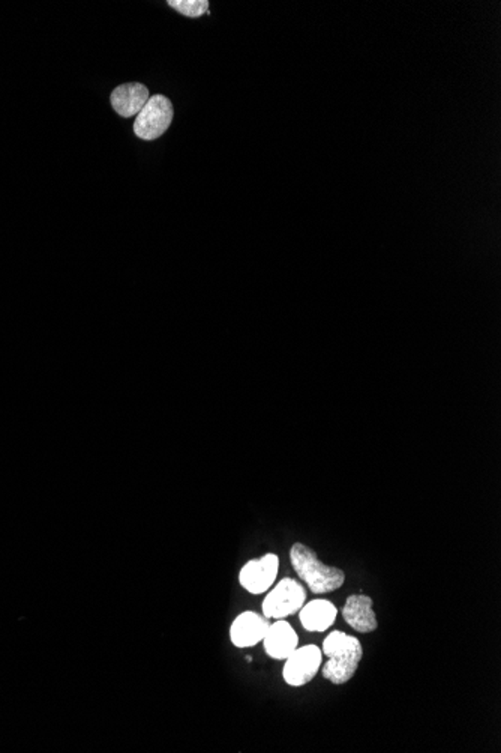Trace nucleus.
<instances>
[{
  "mask_svg": "<svg viewBox=\"0 0 501 753\" xmlns=\"http://www.w3.org/2000/svg\"><path fill=\"white\" fill-rule=\"evenodd\" d=\"M321 653L328 655V664L321 668L323 678L335 686H341L355 677L364 648L359 639L344 632H332L323 641Z\"/></svg>",
  "mask_w": 501,
  "mask_h": 753,
  "instance_id": "f257e3e1",
  "label": "nucleus"
},
{
  "mask_svg": "<svg viewBox=\"0 0 501 753\" xmlns=\"http://www.w3.org/2000/svg\"><path fill=\"white\" fill-rule=\"evenodd\" d=\"M290 561L299 578L314 594L332 593L346 582V573L341 569L323 564L315 551L305 544H293L290 551Z\"/></svg>",
  "mask_w": 501,
  "mask_h": 753,
  "instance_id": "f03ea898",
  "label": "nucleus"
},
{
  "mask_svg": "<svg viewBox=\"0 0 501 753\" xmlns=\"http://www.w3.org/2000/svg\"><path fill=\"white\" fill-rule=\"evenodd\" d=\"M173 118L174 108L172 101L164 95H153L135 118L134 133L142 140H156L170 128Z\"/></svg>",
  "mask_w": 501,
  "mask_h": 753,
  "instance_id": "7ed1b4c3",
  "label": "nucleus"
},
{
  "mask_svg": "<svg viewBox=\"0 0 501 753\" xmlns=\"http://www.w3.org/2000/svg\"><path fill=\"white\" fill-rule=\"evenodd\" d=\"M306 591L298 580L284 578L267 593L263 600V616L267 618L283 620L285 617L293 616L301 611L305 605Z\"/></svg>",
  "mask_w": 501,
  "mask_h": 753,
  "instance_id": "20e7f679",
  "label": "nucleus"
},
{
  "mask_svg": "<svg viewBox=\"0 0 501 753\" xmlns=\"http://www.w3.org/2000/svg\"><path fill=\"white\" fill-rule=\"evenodd\" d=\"M323 653L317 645H305L292 653L285 659L283 677L289 686L301 687L314 680L321 668Z\"/></svg>",
  "mask_w": 501,
  "mask_h": 753,
  "instance_id": "39448f33",
  "label": "nucleus"
},
{
  "mask_svg": "<svg viewBox=\"0 0 501 753\" xmlns=\"http://www.w3.org/2000/svg\"><path fill=\"white\" fill-rule=\"evenodd\" d=\"M280 569V558L275 553H266L264 557L246 562L239 573V584L249 594L260 596L269 591L275 584Z\"/></svg>",
  "mask_w": 501,
  "mask_h": 753,
  "instance_id": "423d86ee",
  "label": "nucleus"
},
{
  "mask_svg": "<svg viewBox=\"0 0 501 753\" xmlns=\"http://www.w3.org/2000/svg\"><path fill=\"white\" fill-rule=\"evenodd\" d=\"M269 627H271V623L267 617L260 616L254 611L242 612L231 623V644L237 648L255 646L264 639Z\"/></svg>",
  "mask_w": 501,
  "mask_h": 753,
  "instance_id": "0eeeda50",
  "label": "nucleus"
},
{
  "mask_svg": "<svg viewBox=\"0 0 501 753\" xmlns=\"http://www.w3.org/2000/svg\"><path fill=\"white\" fill-rule=\"evenodd\" d=\"M151 99L149 89L143 83L131 81L116 88L110 95L111 106L122 118L137 117Z\"/></svg>",
  "mask_w": 501,
  "mask_h": 753,
  "instance_id": "6e6552de",
  "label": "nucleus"
},
{
  "mask_svg": "<svg viewBox=\"0 0 501 753\" xmlns=\"http://www.w3.org/2000/svg\"><path fill=\"white\" fill-rule=\"evenodd\" d=\"M267 655L272 659L285 660L299 645V636L289 621L276 620L263 639Z\"/></svg>",
  "mask_w": 501,
  "mask_h": 753,
  "instance_id": "1a4fd4ad",
  "label": "nucleus"
},
{
  "mask_svg": "<svg viewBox=\"0 0 501 753\" xmlns=\"http://www.w3.org/2000/svg\"><path fill=\"white\" fill-rule=\"evenodd\" d=\"M373 598L364 594H356L347 598L342 607V618L356 632L371 633L377 630L378 623L373 609Z\"/></svg>",
  "mask_w": 501,
  "mask_h": 753,
  "instance_id": "9d476101",
  "label": "nucleus"
},
{
  "mask_svg": "<svg viewBox=\"0 0 501 753\" xmlns=\"http://www.w3.org/2000/svg\"><path fill=\"white\" fill-rule=\"evenodd\" d=\"M338 609L332 602L317 598L306 603L299 611L302 626L308 632H324L337 620Z\"/></svg>",
  "mask_w": 501,
  "mask_h": 753,
  "instance_id": "9b49d317",
  "label": "nucleus"
},
{
  "mask_svg": "<svg viewBox=\"0 0 501 753\" xmlns=\"http://www.w3.org/2000/svg\"><path fill=\"white\" fill-rule=\"evenodd\" d=\"M169 5L185 17L199 18L209 13L208 0H169Z\"/></svg>",
  "mask_w": 501,
  "mask_h": 753,
  "instance_id": "f8f14e48",
  "label": "nucleus"
}]
</instances>
